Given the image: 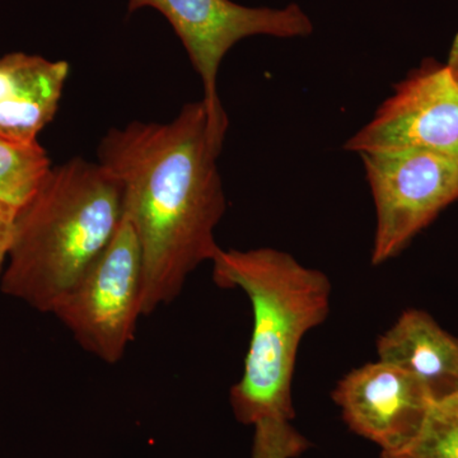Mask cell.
I'll return each mask as SVG.
<instances>
[{"mask_svg": "<svg viewBox=\"0 0 458 458\" xmlns=\"http://www.w3.org/2000/svg\"><path fill=\"white\" fill-rule=\"evenodd\" d=\"M223 144L203 99L171 122H131L99 141L98 162L119 182L123 218L140 243L143 316L174 302L219 250L216 229L227 209L216 162Z\"/></svg>", "mask_w": 458, "mask_h": 458, "instance_id": "1", "label": "cell"}, {"mask_svg": "<svg viewBox=\"0 0 458 458\" xmlns=\"http://www.w3.org/2000/svg\"><path fill=\"white\" fill-rule=\"evenodd\" d=\"M210 264L213 282L245 292L254 316L243 372L229 393L234 418L252 427L265 419L293 421L298 351L304 336L330 315V279L271 247H219Z\"/></svg>", "mask_w": 458, "mask_h": 458, "instance_id": "2", "label": "cell"}, {"mask_svg": "<svg viewBox=\"0 0 458 458\" xmlns=\"http://www.w3.org/2000/svg\"><path fill=\"white\" fill-rule=\"evenodd\" d=\"M123 219V190L98 162L73 158L51 168L18 212L0 289L51 313L105 251Z\"/></svg>", "mask_w": 458, "mask_h": 458, "instance_id": "3", "label": "cell"}, {"mask_svg": "<svg viewBox=\"0 0 458 458\" xmlns=\"http://www.w3.org/2000/svg\"><path fill=\"white\" fill-rule=\"evenodd\" d=\"M51 315L83 351L107 364L123 360L143 316V262L134 229L125 218Z\"/></svg>", "mask_w": 458, "mask_h": 458, "instance_id": "4", "label": "cell"}, {"mask_svg": "<svg viewBox=\"0 0 458 458\" xmlns=\"http://www.w3.org/2000/svg\"><path fill=\"white\" fill-rule=\"evenodd\" d=\"M143 8L159 12L182 42L203 83L210 125L218 134L228 129L216 87L219 66L228 51L251 36L294 38L313 32L311 20L297 4L252 8L232 0H128L131 13Z\"/></svg>", "mask_w": 458, "mask_h": 458, "instance_id": "5", "label": "cell"}, {"mask_svg": "<svg viewBox=\"0 0 458 458\" xmlns=\"http://www.w3.org/2000/svg\"><path fill=\"white\" fill-rule=\"evenodd\" d=\"M376 209L370 262L393 260L458 200V159L419 149L361 153Z\"/></svg>", "mask_w": 458, "mask_h": 458, "instance_id": "6", "label": "cell"}, {"mask_svg": "<svg viewBox=\"0 0 458 458\" xmlns=\"http://www.w3.org/2000/svg\"><path fill=\"white\" fill-rule=\"evenodd\" d=\"M348 152L419 149L458 159V89L445 64L426 60L394 86Z\"/></svg>", "mask_w": 458, "mask_h": 458, "instance_id": "7", "label": "cell"}, {"mask_svg": "<svg viewBox=\"0 0 458 458\" xmlns=\"http://www.w3.org/2000/svg\"><path fill=\"white\" fill-rule=\"evenodd\" d=\"M331 399L349 429L375 443L381 454L405 447L437 403L414 376L379 360L349 370Z\"/></svg>", "mask_w": 458, "mask_h": 458, "instance_id": "8", "label": "cell"}, {"mask_svg": "<svg viewBox=\"0 0 458 458\" xmlns=\"http://www.w3.org/2000/svg\"><path fill=\"white\" fill-rule=\"evenodd\" d=\"M69 64L25 53L0 57V137L35 143L59 108Z\"/></svg>", "mask_w": 458, "mask_h": 458, "instance_id": "9", "label": "cell"}, {"mask_svg": "<svg viewBox=\"0 0 458 458\" xmlns=\"http://www.w3.org/2000/svg\"><path fill=\"white\" fill-rule=\"evenodd\" d=\"M377 357L419 379L433 399L458 393V337L429 312L405 310L376 340Z\"/></svg>", "mask_w": 458, "mask_h": 458, "instance_id": "10", "label": "cell"}, {"mask_svg": "<svg viewBox=\"0 0 458 458\" xmlns=\"http://www.w3.org/2000/svg\"><path fill=\"white\" fill-rule=\"evenodd\" d=\"M47 150L38 141L18 143L0 137V199L22 208L51 170Z\"/></svg>", "mask_w": 458, "mask_h": 458, "instance_id": "11", "label": "cell"}, {"mask_svg": "<svg viewBox=\"0 0 458 458\" xmlns=\"http://www.w3.org/2000/svg\"><path fill=\"white\" fill-rule=\"evenodd\" d=\"M381 458H458V393L434 403L414 438Z\"/></svg>", "mask_w": 458, "mask_h": 458, "instance_id": "12", "label": "cell"}, {"mask_svg": "<svg viewBox=\"0 0 458 458\" xmlns=\"http://www.w3.org/2000/svg\"><path fill=\"white\" fill-rule=\"evenodd\" d=\"M310 447L311 443L292 421L265 419L254 426L251 458H298Z\"/></svg>", "mask_w": 458, "mask_h": 458, "instance_id": "13", "label": "cell"}, {"mask_svg": "<svg viewBox=\"0 0 458 458\" xmlns=\"http://www.w3.org/2000/svg\"><path fill=\"white\" fill-rule=\"evenodd\" d=\"M20 208L0 199V278L7 265L9 252L13 245Z\"/></svg>", "mask_w": 458, "mask_h": 458, "instance_id": "14", "label": "cell"}, {"mask_svg": "<svg viewBox=\"0 0 458 458\" xmlns=\"http://www.w3.org/2000/svg\"><path fill=\"white\" fill-rule=\"evenodd\" d=\"M445 66H447L452 81H454L458 89V33L454 36V42H452Z\"/></svg>", "mask_w": 458, "mask_h": 458, "instance_id": "15", "label": "cell"}]
</instances>
